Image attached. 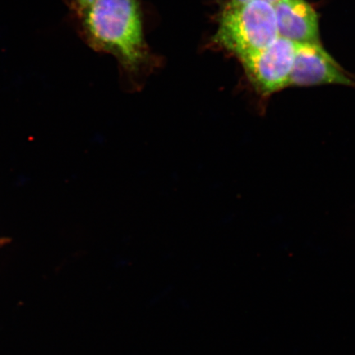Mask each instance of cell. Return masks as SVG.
Returning a JSON list of instances; mask_svg holds the SVG:
<instances>
[{
    "label": "cell",
    "instance_id": "8992f818",
    "mask_svg": "<svg viewBox=\"0 0 355 355\" xmlns=\"http://www.w3.org/2000/svg\"><path fill=\"white\" fill-rule=\"evenodd\" d=\"M71 8L73 10L79 15L83 10H85L87 7L90 6L95 0H69Z\"/></svg>",
    "mask_w": 355,
    "mask_h": 355
},
{
    "label": "cell",
    "instance_id": "6da1fadb",
    "mask_svg": "<svg viewBox=\"0 0 355 355\" xmlns=\"http://www.w3.org/2000/svg\"><path fill=\"white\" fill-rule=\"evenodd\" d=\"M78 16L88 44L113 55L128 72L137 73L150 61L139 0H95Z\"/></svg>",
    "mask_w": 355,
    "mask_h": 355
},
{
    "label": "cell",
    "instance_id": "52a82bcc",
    "mask_svg": "<svg viewBox=\"0 0 355 355\" xmlns=\"http://www.w3.org/2000/svg\"><path fill=\"white\" fill-rule=\"evenodd\" d=\"M248 1H254V0H230V1L228 3H244V2H248ZM259 1H263V2H266V3H269L270 4H275L276 3L277 1H279V0H259Z\"/></svg>",
    "mask_w": 355,
    "mask_h": 355
},
{
    "label": "cell",
    "instance_id": "3957f363",
    "mask_svg": "<svg viewBox=\"0 0 355 355\" xmlns=\"http://www.w3.org/2000/svg\"><path fill=\"white\" fill-rule=\"evenodd\" d=\"M296 44L279 37L263 50L239 58L244 72L256 94L264 102L275 93L290 87Z\"/></svg>",
    "mask_w": 355,
    "mask_h": 355
},
{
    "label": "cell",
    "instance_id": "5b68a950",
    "mask_svg": "<svg viewBox=\"0 0 355 355\" xmlns=\"http://www.w3.org/2000/svg\"><path fill=\"white\" fill-rule=\"evenodd\" d=\"M273 8L279 37L296 44L321 43L318 13L306 0H279Z\"/></svg>",
    "mask_w": 355,
    "mask_h": 355
},
{
    "label": "cell",
    "instance_id": "277c9868",
    "mask_svg": "<svg viewBox=\"0 0 355 355\" xmlns=\"http://www.w3.org/2000/svg\"><path fill=\"white\" fill-rule=\"evenodd\" d=\"M327 84L355 87V79L337 64L321 43L296 44L290 87H311Z\"/></svg>",
    "mask_w": 355,
    "mask_h": 355
},
{
    "label": "cell",
    "instance_id": "7a4b0ae2",
    "mask_svg": "<svg viewBox=\"0 0 355 355\" xmlns=\"http://www.w3.org/2000/svg\"><path fill=\"white\" fill-rule=\"evenodd\" d=\"M278 37L272 4L254 0L226 3L213 42L239 59L263 50Z\"/></svg>",
    "mask_w": 355,
    "mask_h": 355
}]
</instances>
